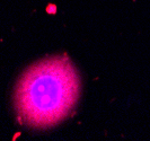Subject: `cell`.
Wrapping results in <instances>:
<instances>
[{"instance_id":"6da1fadb","label":"cell","mask_w":150,"mask_h":141,"mask_svg":"<svg viewBox=\"0 0 150 141\" xmlns=\"http://www.w3.org/2000/svg\"><path fill=\"white\" fill-rule=\"evenodd\" d=\"M80 95V78L68 57H53L27 69L15 91L19 121L32 128H50L66 119Z\"/></svg>"}]
</instances>
